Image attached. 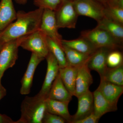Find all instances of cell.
Segmentation results:
<instances>
[{"label": "cell", "mask_w": 123, "mask_h": 123, "mask_svg": "<svg viewBox=\"0 0 123 123\" xmlns=\"http://www.w3.org/2000/svg\"><path fill=\"white\" fill-rule=\"evenodd\" d=\"M43 9L17 12V18L0 33V43L4 44L12 40L29 35L39 30Z\"/></svg>", "instance_id": "1"}, {"label": "cell", "mask_w": 123, "mask_h": 123, "mask_svg": "<svg viewBox=\"0 0 123 123\" xmlns=\"http://www.w3.org/2000/svg\"><path fill=\"white\" fill-rule=\"evenodd\" d=\"M46 99L37 95L26 97L21 104V117L15 123H42L46 111Z\"/></svg>", "instance_id": "2"}, {"label": "cell", "mask_w": 123, "mask_h": 123, "mask_svg": "<svg viewBox=\"0 0 123 123\" xmlns=\"http://www.w3.org/2000/svg\"><path fill=\"white\" fill-rule=\"evenodd\" d=\"M80 37L88 40L97 49L105 48L114 50L122 47L123 44L117 41L106 31L97 26L92 30L82 31Z\"/></svg>", "instance_id": "3"}, {"label": "cell", "mask_w": 123, "mask_h": 123, "mask_svg": "<svg viewBox=\"0 0 123 123\" xmlns=\"http://www.w3.org/2000/svg\"><path fill=\"white\" fill-rule=\"evenodd\" d=\"M25 36L12 40L4 44L0 51V86L6 70L12 68L18 59V48Z\"/></svg>", "instance_id": "4"}, {"label": "cell", "mask_w": 123, "mask_h": 123, "mask_svg": "<svg viewBox=\"0 0 123 123\" xmlns=\"http://www.w3.org/2000/svg\"><path fill=\"white\" fill-rule=\"evenodd\" d=\"M20 47L44 59L49 52L47 36L40 29L26 36Z\"/></svg>", "instance_id": "5"}, {"label": "cell", "mask_w": 123, "mask_h": 123, "mask_svg": "<svg viewBox=\"0 0 123 123\" xmlns=\"http://www.w3.org/2000/svg\"><path fill=\"white\" fill-rule=\"evenodd\" d=\"M55 11L58 28L74 29L76 27L78 15L73 1L63 0Z\"/></svg>", "instance_id": "6"}, {"label": "cell", "mask_w": 123, "mask_h": 123, "mask_svg": "<svg viewBox=\"0 0 123 123\" xmlns=\"http://www.w3.org/2000/svg\"><path fill=\"white\" fill-rule=\"evenodd\" d=\"M73 2L79 16L91 18L97 22L105 17L104 6L95 0H78Z\"/></svg>", "instance_id": "7"}, {"label": "cell", "mask_w": 123, "mask_h": 123, "mask_svg": "<svg viewBox=\"0 0 123 123\" xmlns=\"http://www.w3.org/2000/svg\"><path fill=\"white\" fill-rule=\"evenodd\" d=\"M55 11L48 9H43L40 29L47 37L62 46L63 38L58 31Z\"/></svg>", "instance_id": "8"}, {"label": "cell", "mask_w": 123, "mask_h": 123, "mask_svg": "<svg viewBox=\"0 0 123 123\" xmlns=\"http://www.w3.org/2000/svg\"><path fill=\"white\" fill-rule=\"evenodd\" d=\"M45 59L47 64L46 76L42 88L37 95L46 99L48 98L52 85L59 74L60 68L57 60L50 52Z\"/></svg>", "instance_id": "9"}, {"label": "cell", "mask_w": 123, "mask_h": 123, "mask_svg": "<svg viewBox=\"0 0 123 123\" xmlns=\"http://www.w3.org/2000/svg\"><path fill=\"white\" fill-rule=\"evenodd\" d=\"M44 59L35 53H31L26 71L21 80V86L20 90L21 94L25 95L30 93L36 69L40 63Z\"/></svg>", "instance_id": "10"}, {"label": "cell", "mask_w": 123, "mask_h": 123, "mask_svg": "<svg viewBox=\"0 0 123 123\" xmlns=\"http://www.w3.org/2000/svg\"><path fill=\"white\" fill-rule=\"evenodd\" d=\"M112 50L105 48L97 49L86 63L90 70H95L98 73L100 78L103 77L107 70V57L108 53Z\"/></svg>", "instance_id": "11"}, {"label": "cell", "mask_w": 123, "mask_h": 123, "mask_svg": "<svg viewBox=\"0 0 123 123\" xmlns=\"http://www.w3.org/2000/svg\"><path fill=\"white\" fill-rule=\"evenodd\" d=\"M100 79V84L97 89L111 104L117 107L118 101L123 93V86L117 85Z\"/></svg>", "instance_id": "12"}, {"label": "cell", "mask_w": 123, "mask_h": 123, "mask_svg": "<svg viewBox=\"0 0 123 123\" xmlns=\"http://www.w3.org/2000/svg\"><path fill=\"white\" fill-rule=\"evenodd\" d=\"M93 82L90 70L86 63L79 66L78 70L75 96L77 98L89 90L90 86Z\"/></svg>", "instance_id": "13"}, {"label": "cell", "mask_w": 123, "mask_h": 123, "mask_svg": "<svg viewBox=\"0 0 123 123\" xmlns=\"http://www.w3.org/2000/svg\"><path fill=\"white\" fill-rule=\"evenodd\" d=\"M77 98V110L75 114L72 116V121L70 123L84 118L93 112V92L89 90Z\"/></svg>", "instance_id": "14"}, {"label": "cell", "mask_w": 123, "mask_h": 123, "mask_svg": "<svg viewBox=\"0 0 123 123\" xmlns=\"http://www.w3.org/2000/svg\"><path fill=\"white\" fill-rule=\"evenodd\" d=\"M12 0H1L0 2V33L17 18Z\"/></svg>", "instance_id": "15"}, {"label": "cell", "mask_w": 123, "mask_h": 123, "mask_svg": "<svg viewBox=\"0 0 123 123\" xmlns=\"http://www.w3.org/2000/svg\"><path fill=\"white\" fill-rule=\"evenodd\" d=\"M72 97L64 85L58 74L52 85L48 98L69 103Z\"/></svg>", "instance_id": "16"}, {"label": "cell", "mask_w": 123, "mask_h": 123, "mask_svg": "<svg viewBox=\"0 0 123 123\" xmlns=\"http://www.w3.org/2000/svg\"><path fill=\"white\" fill-rule=\"evenodd\" d=\"M78 68L77 66L68 65L59 69V74L63 84L73 96H75Z\"/></svg>", "instance_id": "17"}, {"label": "cell", "mask_w": 123, "mask_h": 123, "mask_svg": "<svg viewBox=\"0 0 123 123\" xmlns=\"http://www.w3.org/2000/svg\"><path fill=\"white\" fill-rule=\"evenodd\" d=\"M45 101L46 111L62 117L67 123H71L72 116L69 112V103L49 98H46Z\"/></svg>", "instance_id": "18"}, {"label": "cell", "mask_w": 123, "mask_h": 123, "mask_svg": "<svg viewBox=\"0 0 123 123\" xmlns=\"http://www.w3.org/2000/svg\"><path fill=\"white\" fill-rule=\"evenodd\" d=\"M106 31L120 43L123 42V25L104 17L98 22L97 26Z\"/></svg>", "instance_id": "19"}, {"label": "cell", "mask_w": 123, "mask_h": 123, "mask_svg": "<svg viewBox=\"0 0 123 123\" xmlns=\"http://www.w3.org/2000/svg\"><path fill=\"white\" fill-rule=\"evenodd\" d=\"M93 112L95 115L101 118L108 112L116 111L115 107L109 102L102 95L98 89L93 92Z\"/></svg>", "instance_id": "20"}, {"label": "cell", "mask_w": 123, "mask_h": 123, "mask_svg": "<svg viewBox=\"0 0 123 123\" xmlns=\"http://www.w3.org/2000/svg\"><path fill=\"white\" fill-rule=\"evenodd\" d=\"M105 17L123 25V0L104 5Z\"/></svg>", "instance_id": "21"}, {"label": "cell", "mask_w": 123, "mask_h": 123, "mask_svg": "<svg viewBox=\"0 0 123 123\" xmlns=\"http://www.w3.org/2000/svg\"><path fill=\"white\" fill-rule=\"evenodd\" d=\"M68 65L79 67L86 64L91 55L81 53L62 44ZM67 65V66H68Z\"/></svg>", "instance_id": "22"}, {"label": "cell", "mask_w": 123, "mask_h": 123, "mask_svg": "<svg viewBox=\"0 0 123 123\" xmlns=\"http://www.w3.org/2000/svg\"><path fill=\"white\" fill-rule=\"evenodd\" d=\"M62 44L81 53L92 55L97 49L94 47L88 40L80 37L72 40H62Z\"/></svg>", "instance_id": "23"}, {"label": "cell", "mask_w": 123, "mask_h": 123, "mask_svg": "<svg viewBox=\"0 0 123 123\" xmlns=\"http://www.w3.org/2000/svg\"><path fill=\"white\" fill-rule=\"evenodd\" d=\"M47 42L49 52L57 60L60 68H63L68 65L65 53L62 46H61L53 40L47 37Z\"/></svg>", "instance_id": "24"}, {"label": "cell", "mask_w": 123, "mask_h": 123, "mask_svg": "<svg viewBox=\"0 0 123 123\" xmlns=\"http://www.w3.org/2000/svg\"><path fill=\"white\" fill-rule=\"evenodd\" d=\"M107 81L117 85L123 86V65L114 68H108L102 77Z\"/></svg>", "instance_id": "25"}, {"label": "cell", "mask_w": 123, "mask_h": 123, "mask_svg": "<svg viewBox=\"0 0 123 123\" xmlns=\"http://www.w3.org/2000/svg\"><path fill=\"white\" fill-rule=\"evenodd\" d=\"M108 68H114L123 65V56L122 52L119 49L110 51L107 57Z\"/></svg>", "instance_id": "26"}, {"label": "cell", "mask_w": 123, "mask_h": 123, "mask_svg": "<svg viewBox=\"0 0 123 123\" xmlns=\"http://www.w3.org/2000/svg\"><path fill=\"white\" fill-rule=\"evenodd\" d=\"M62 1V0H34V4L38 8L50 9L55 11Z\"/></svg>", "instance_id": "27"}, {"label": "cell", "mask_w": 123, "mask_h": 123, "mask_svg": "<svg viewBox=\"0 0 123 123\" xmlns=\"http://www.w3.org/2000/svg\"><path fill=\"white\" fill-rule=\"evenodd\" d=\"M66 120L59 116L46 111L44 113L42 123H65Z\"/></svg>", "instance_id": "28"}, {"label": "cell", "mask_w": 123, "mask_h": 123, "mask_svg": "<svg viewBox=\"0 0 123 123\" xmlns=\"http://www.w3.org/2000/svg\"><path fill=\"white\" fill-rule=\"evenodd\" d=\"M100 118L97 117L93 112L84 118L74 121L72 123H97Z\"/></svg>", "instance_id": "29"}, {"label": "cell", "mask_w": 123, "mask_h": 123, "mask_svg": "<svg viewBox=\"0 0 123 123\" xmlns=\"http://www.w3.org/2000/svg\"><path fill=\"white\" fill-rule=\"evenodd\" d=\"M0 123H15L9 117L0 113Z\"/></svg>", "instance_id": "30"}, {"label": "cell", "mask_w": 123, "mask_h": 123, "mask_svg": "<svg viewBox=\"0 0 123 123\" xmlns=\"http://www.w3.org/2000/svg\"><path fill=\"white\" fill-rule=\"evenodd\" d=\"M7 90L2 85L0 86V101L6 95Z\"/></svg>", "instance_id": "31"}, {"label": "cell", "mask_w": 123, "mask_h": 123, "mask_svg": "<svg viewBox=\"0 0 123 123\" xmlns=\"http://www.w3.org/2000/svg\"><path fill=\"white\" fill-rule=\"evenodd\" d=\"M28 0H14L15 2L19 5H25L27 2Z\"/></svg>", "instance_id": "32"}, {"label": "cell", "mask_w": 123, "mask_h": 123, "mask_svg": "<svg viewBox=\"0 0 123 123\" xmlns=\"http://www.w3.org/2000/svg\"><path fill=\"white\" fill-rule=\"evenodd\" d=\"M95 0L96 1H98V2H100V3L103 4V5L105 4L106 2V0Z\"/></svg>", "instance_id": "33"}, {"label": "cell", "mask_w": 123, "mask_h": 123, "mask_svg": "<svg viewBox=\"0 0 123 123\" xmlns=\"http://www.w3.org/2000/svg\"><path fill=\"white\" fill-rule=\"evenodd\" d=\"M119 0H106V2H114L118 1Z\"/></svg>", "instance_id": "34"}, {"label": "cell", "mask_w": 123, "mask_h": 123, "mask_svg": "<svg viewBox=\"0 0 123 123\" xmlns=\"http://www.w3.org/2000/svg\"><path fill=\"white\" fill-rule=\"evenodd\" d=\"M4 44L1 43H0V51L1 50V49H2Z\"/></svg>", "instance_id": "35"}, {"label": "cell", "mask_w": 123, "mask_h": 123, "mask_svg": "<svg viewBox=\"0 0 123 123\" xmlns=\"http://www.w3.org/2000/svg\"><path fill=\"white\" fill-rule=\"evenodd\" d=\"M63 0H68L74 2V1H76L78 0H62V1Z\"/></svg>", "instance_id": "36"}]
</instances>
